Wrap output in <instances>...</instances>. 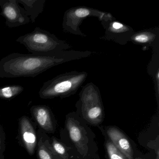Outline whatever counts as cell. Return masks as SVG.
Wrapping results in <instances>:
<instances>
[{"label":"cell","mask_w":159,"mask_h":159,"mask_svg":"<svg viewBox=\"0 0 159 159\" xmlns=\"http://www.w3.org/2000/svg\"><path fill=\"white\" fill-rule=\"evenodd\" d=\"M88 74L85 71H72L57 75L43 84L39 92L42 99L67 97L75 93L82 85Z\"/></svg>","instance_id":"obj_2"},{"label":"cell","mask_w":159,"mask_h":159,"mask_svg":"<svg viewBox=\"0 0 159 159\" xmlns=\"http://www.w3.org/2000/svg\"><path fill=\"white\" fill-rule=\"evenodd\" d=\"M100 11L85 7H75L67 10L64 14L63 26L64 31L75 35H82L79 26L82 21L89 16H95L102 20L107 16Z\"/></svg>","instance_id":"obj_5"},{"label":"cell","mask_w":159,"mask_h":159,"mask_svg":"<svg viewBox=\"0 0 159 159\" xmlns=\"http://www.w3.org/2000/svg\"><path fill=\"white\" fill-rule=\"evenodd\" d=\"M30 113L36 125L46 134H52L56 128L51 109L46 105H35L30 108Z\"/></svg>","instance_id":"obj_8"},{"label":"cell","mask_w":159,"mask_h":159,"mask_svg":"<svg viewBox=\"0 0 159 159\" xmlns=\"http://www.w3.org/2000/svg\"><path fill=\"white\" fill-rule=\"evenodd\" d=\"M106 145L110 159H127L111 141H107Z\"/></svg>","instance_id":"obj_17"},{"label":"cell","mask_w":159,"mask_h":159,"mask_svg":"<svg viewBox=\"0 0 159 159\" xmlns=\"http://www.w3.org/2000/svg\"><path fill=\"white\" fill-rule=\"evenodd\" d=\"M6 149V135L3 127L0 125V158H4Z\"/></svg>","instance_id":"obj_18"},{"label":"cell","mask_w":159,"mask_h":159,"mask_svg":"<svg viewBox=\"0 0 159 159\" xmlns=\"http://www.w3.org/2000/svg\"><path fill=\"white\" fill-rule=\"evenodd\" d=\"M90 52L64 51L24 54L14 52L0 60V78H34L55 66L91 55Z\"/></svg>","instance_id":"obj_1"},{"label":"cell","mask_w":159,"mask_h":159,"mask_svg":"<svg viewBox=\"0 0 159 159\" xmlns=\"http://www.w3.org/2000/svg\"><path fill=\"white\" fill-rule=\"evenodd\" d=\"M16 42L24 45L29 52L48 53L66 51L70 46L54 34L37 27L30 33L20 36Z\"/></svg>","instance_id":"obj_3"},{"label":"cell","mask_w":159,"mask_h":159,"mask_svg":"<svg viewBox=\"0 0 159 159\" xmlns=\"http://www.w3.org/2000/svg\"><path fill=\"white\" fill-rule=\"evenodd\" d=\"M156 159H159V152H158V153H157V157H156Z\"/></svg>","instance_id":"obj_19"},{"label":"cell","mask_w":159,"mask_h":159,"mask_svg":"<svg viewBox=\"0 0 159 159\" xmlns=\"http://www.w3.org/2000/svg\"><path fill=\"white\" fill-rule=\"evenodd\" d=\"M107 132L111 141L116 148L123 153L127 159H133V149L126 136L118 128L112 126L108 127Z\"/></svg>","instance_id":"obj_10"},{"label":"cell","mask_w":159,"mask_h":159,"mask_svg":"<svg viewBox=\"0 0 159 159\" xmlns=\"http://www.w3.org/2000/svg\"><path fill=\"white\" fill-rule=\"evenodd\" d=\"M18 2L24 6L27 15L30 22L35 23L36 19L44 9L46 0H17Z\"/></svg>","instance_id":"obj_13"},{"label":"cell","mask_w":159,"mask_h":159,"mask_svg":"<svg viewBox=\"0 0 159 159\" xmlns=\"http://www.w3.org/2000/svg\"><path fill=\"white\" fill-rule=\"evenodd\" d=\"M1 15L5 19V25L8 27H17L30 23L24 8L19 5L17 0H0Z\"/></svg>","instance_id":"obj_6"},{"label":"cell","mask_w":159,"mask_h":159,"mask_svg":"<svg viewBox=\"0 0 159 159\" xmlns=\"http://www.w3.org/2000/svg\"><path fill=\"white\" fill-rule=\"evenodd\" d=\"M66 127L74 145L82 153L85 152L86 140L81 126L74 119L68 118L66 122Z\"/></svg>","instance_id":"obj_12"},{"label":"cell","mask_w":159,"mask_h":159,"mask_svg":"<svg viewBox=\"0 0 159 159\" xmlns=\"http://www.w3.org/2000/svg\"><path fill=\"white\" fill-rule=\"evenodd\" d=\"M0 159H4V158H0Z\"/></svg>","instance_id":"obj_21"},{"label":"cell","mask_w":159,"mask_h":159,"mask_svg":"<svg viewBox=\"0 0 159 159\" xmlns=\"http://www.w3.org/2000/svg\"><path fill=\"white\" fill-rule=\"evenodd\" d=\"M24 91V87L17 84L5 85L0 87V99L11 100Z\"/></svg>","instance_id":"obj_15"},{"label":"cell","mask_w":159,"mask_h":159,"mask_svg":"<svg viewBox=\"0 0 159 159\" xmlns=\"http://www.w3.org/2000/svg\"><path fill=\"white\" fill-rule=\"evenodd\" d=\"M80 99L84 119L92 124L100 123L103 120V108L97 86L92 83L87 84L80 93Z\"/></svg>","instance_id":"obj_4"},{"label":"cell","mask_w":159,"mask_h":159,"mask_svg":"<svg viewBox=\"0 0 159 159\" xmlns=\"http://www.w3.org/2000/svg\"><path fill=\"white\" fill-rule=\"evenodd\" d=\"M38 143L36 152L38 159H61L56 154L50 142V138L47 134L38 129Z\"/></svg>","instance_id":"obj_11"},{"label":"cell","mask_w":159,"mask_h":159,"mask_svg":"<svg viewBox=\"0 0 159 159\" xmlns=\"http://www.w3.org/2000/svg\"><path fill=\"white\" fill-rule=\"evenodd\" d=\"M50 142L55 152L61 159H68L67 151L62 142L54 137L50 138Z\"/></svg>","instance_id":"obj_16"},{"label":"cell","mask_w":159,"mask_h":159,"mask_svg":"<svg viewBox=\"0 0 159 159\" xmlns=\"http://www.w3.org/2000/svg\"><path fill=\"white\" fill-rule=\"evenodd\" d=\"M136 159H141V158H136Z\"/></svg>","instance_id":"obj_20"},{"label":"cell","mask_w":159,"mask_h":159,"mask_svg":"<svg viewBox=\"0 0 159 159\" xmlns=\"http://www.w3.org/2000/svg\"><path fill=\"white\" fill-rule=\"evenodd\" d=\"M159 31L155 30H146L134 33L130 41L142 45H155L159 41Z\"/></svg>","instance_id":"obj_14"},{"label":"cell","mask_w":159,"mask_h":159,"mask_svg":"<svg viewBox=\"0 0 159 159\" xmlns=\"http://www.w3.org/2000/svg\"><path fill=\"white\" fill-rule=\"evenodd\" d=\"M36 124L29 117L23 116L18 122V140L19 144L30 156L36 152L38 132Z\"/></svg>","instance_id":"obj_7"},{"label":"cell","mask_w":159,"mask_h":159,"mask_svg":"<svg viewBox=\"0 0 159 159\" xmlns=\"http://www.w3.org/2000/svg\"><path fill=\"white\" fill-rule=\"evenodd\" d=\"M102 22L104 23V27L106 30V38L120 44L126 43L130 40V38L134 33V30L130 27L120 22L111 20L109 23Z\"/></svg>","instance_id":"obj_9"}]
</instances>
